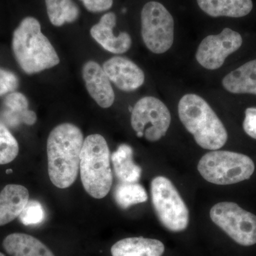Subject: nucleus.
Wrapping results in <instances>:
<instances>
[{"mask_svg":"<svg viewBox=\"0 0 256 256\" xmlns=\"http://www.w3.org/2000/svg\"><path fill=\"white\" fill-rule=\"evenodd\" d=\"M84 141L82 130L74 124H58L50 132L47 140L48 172L56 188H68L75 182Z\"/></svg>","mask_w":256,"mask_h":256,"instance_id":"nucleus-1","label":"nucleus"},{"mask_svg":"<svg viewBox=\"0 0 256 256\" xmlns=\"http://www.w3.org/2000/svg\"><path fill=\"white\" fill-rule=\"evenodd\" d=\"M12 50L16 62L25 73H40L56 66L60 58L54 47L42 32L36 18L28 16L14 30Z\"/></svg>","mask_w":256,"mask_h":256,"instance_id":"nucleus-2","label":"nucleus"},{"mask_svg":"<svg viewBox=\"0 0 256 256\" xmlns=\"http://www.w3.org/2000/svg\"><path fill=\"white\" fill-rule=\"evenodd\" d=\"M178 112L180 120L201 148L216 150L225 146L226 129L204 99L196 94L184 96L178 102Z\"/></svg>","mask_w":256,"mask_h":256,"instance_id":"nucleus-3","label":"nucleus"},{"mask_svg":"<svg viewBox=\"0 0 256 256\" xmlns=\"http://www.w3.org/2000/svg\"><path fill=\"white\" fill-rule=\"evenodd\" d=\"M80 174L82 186L94 198H104L110 192L112 184L110 150L105 138L100 134H90L84 140Z\"/></svg>","mask_w":256,"mask_h":256,"instance_id":"nucleus-4","label":"nucleus"},{"mask_svg":"<svg viewBox=\"0 0 256 256\" xmlns=\"http://www.w3.org/2000/svg\"><path fill=\"white\" fill-rule=\"evenodd\" d=\"M198 171L208 182L234 184L250 178L255 171V164L252 158L240 153L214 150L202 156Z\"/></svg>","mask_w":256,"mask_h":256,"instance_id":"nucleus-5","label":"nucleus"},{"mask_svg":"<svg viewBox=\"0 0 256 256\" xmlns=\"http://www.w3.org/2000/svg\"><path fill=\"white\" fill-rule=\"evenodd\" d=\"M151 196L154 212L163 226L172 232L188 228L190 213L186 205L169 178L156 176L152 181Z\"/></svg>","mask_w":256,"mask_h":256,"instance_id":"nucleus-6","label":"nucleus"},{"mask_svg":"<svg viewBox=\"0 0 256 256\" xmlns=\"http://www.w3.org/2000/svg\"><path fill=\"white\" fill-rule=\"evenodd\" d=\"M174 22L164 5L150 2L141 12V34L144 44L156 54L165 53L174 42Z\"/></svg>","mask_w":256,"mask_h":256,"instance_id":"nucleus-7","label":"nucleus"},{"mask_svg":"<svg viewBox=\"0 0 256 256\" xmlns=\"http://www.w3.org/2000/svg\"><path fill=\"white\" fill-rule=\"evenodd\" d=\"M210 217L239 245L250 246L256 244V216L242 210L237 204H216L210 210Z\"/></svg>","mask_w":256,"mask_h":256,"instance_id":"nucleus-8","label":"nucleus"},{"mask_svg":"<svg viewBox=\"0 0 256 256\" xmlns=\"http://www.w3.org/2000/svg\"><path fill=\"white\" fill-rule=\"evenodd\" d=\"M171 124L169 109L160 100L146 96L138 101L131 114V126L148 140L156 142L166 134Z\"/></svg>","mask_w":256,"mask_h":256,"instance_id":"nucleus-9","label":"nucleus"},{"mask_svg":"<svg viewBox=\"0 0 256 256\" xmlns=\"http://www.w3.org/2000/svg\"><path fill=\"white\" fill-rule=\"evenodd\" d=\"M242 36L238 32L225 28L220 34L210 35L201 42L196 54L198 64L208 70L220 68L229 55L242 46Z\"/></svg>","mask_w":256,"mask_h":256,"instance_id":"nucleus-10","label":"nucleus"},{"mask_svg":"<svg viewBox=\"0 0 256 256\" xmlns=\"http://www.w3.org/2000/svg\"><path fill=\"white\" fill-rule=\"evenodd\" d=\"M102 68L109 80L124 92H133L144 84V72L127 58L112 57L106 60Z\"/></svg>","mask_w":256,"mask_h":256,"instance_id":"nucleus-11","label":"nucleus"},{"mask_svg":"<svg viewBox=\"0 0 256 256\" xmlns=\"http://www.w3.org/2000/svg\"><path fill=\"white\" fill-rule=\"evenodd\" d=\"M82 78L89 95L102 108L114 104V92L107 74L97 62L89 60L84 64Z\"/></svg>","mask_w":256,"mask_h":256,"instance_id":"nucleus-12","label":"nucleus"},{"mask_svg":"<svg viewBox=\"0 0 256 256\" xmlns=\"http://www.w3.org/2000/svg\"><path fill=\"white\" fill-rule=\"evenodd\" d=\"M117 18L114 12L102 15L100 21L90 28V35L104 50L116 54L127 52L132 44V40L127 32H121L119 36L114 35L112 30Z\"/></svg>","mask_w":256,"mask_h":256,"instance_id":"nucleus-13","label":"nucleus"},{"mask_svg":"<svg viewBox=\"0 0 256 256\" xmlns=\"http://www.w3.org/2000/svg\"><path fill=\"white\" fill-rule=\"evenodd\" d=\"M28 188L18 184H8L0 192V226L20 216L28 203Z\"/></svg>","mask_w":256,"mask_h":256,"instance_id":"nucleus-14","label":"nucleus"},{"mask_svg":"<svg viewBox=\"0 0 256 256\" xmlns=\"http://www.w3.org/2000/svg\"><path fill=\"white\" fill-rule=\"evenodd\" d=\"M164 252L162 242L143 237L122 239L111 248L112 256H162Z\"/></svg>","mask_w":256,"mask_h":256,"instance_id":"nucleus-15","label":"nucleus"},{"mask_svg":"<svg viewBox=\"0 0 256 256\" xmlns=\"http://www.w3.org/2000/svg\"><path fill=\"white\" fill-rule=\"evenodd\" d=\"M3 247L11 256H55L38 239L26 234H10L3 240Z\"/></svg>","mask_w":256,"mask_h":256,"instance_id":"nucleus-16","label":"nucleus"},{"mask_svg":"<svg viewBox=\"0 0 256 256\" xmlns=\"http://www.w3.org/2000/svg\"><path fill=\"white\" fill-rule=\"evenodd\" d=\"M222 85L232 94L256 95V60L227 74L222 80Z\"/></svg>","mask_w":256,"mask_h":256,"instance_id":"nucleus-17","label":"nucleus"},{"mask_svg":"<svg viewBox=\"0 0 256 256\" xmlns=\"http://www.w3.org/2000/svg\"><path fill=\"white\" fill-rule=\"evenodd\" d=\"M202 11L213 18H242L252 9V0H197Z\"/></svg>","mask_w":256,"mask_h":256,"instance_id":"nucleus-18","label":"nucleus"},{"mask_svg":"<svg viewBox=\"0 0 256 256\" xmlns=\"http://www.w3.org/2000/svg\"><path fill=\"white\" fill-rule=\"evenodd\" d=\"M132 148L120 144L111 156L114 174L122 183H136L142 174V169L134 162Z\"/></svg>","mask_w":256,"mask_h":256,"instance_id":"nucleus-19","label":"nucleus"},{"mask_svg":"<svg viewBox=\"0 0 256 256\" xmlns=\"http://www.w3.org/2000/svg\"><path fill=\"white\" fill-rule=\"evenodd\" d=\"M45 3L47 14L54 26H60L78 20L80 10L72 0H45Z\"/></svg>","mask_w":256,"mask_h":256,"instance_id":"nucleus-20","label":"nucleus"},{"mask_svg":"<svg viewBox=\"0 0 256 256\" xmlns=\"http://www.w3.org/2000/svg\"><path fill=\"white\" fill-rule=\"evenodd\" d=\"M114 197L118 205L124 210L148 200L146 190L137 182L119 184L114 190Z\"/></svg>","mask_w":256,"mask_h":256,"instance_id":"nucleus-21","label":"nucleus"},{"mask_svg":"<svg viewBox=\"0 0 256 256\" xmlns=\"http://www.w3.org/2000/svg\"><path fill=\"white\" fill-rule=\"evenodd\" d=\"M18 140L0 121V164L11 162L18 156Z\"/></svg>","mask_w":256,"mask_h":256,"instance_id":"nucleus-22","label":"nucleus"},{"mask_svg":"<svg viewBox=\"0 0 256 256\" xmlns=\"http://www.w3.org/2000/svg\"><path fill=\"white\" fill-rule=\"evenodd\" d=\"M18 218L24 225H36L44 220V210L40 202L28 201Z\"/></svg>","mask_w":256,"mask_h":256,"instance_id":"nucleus-23","label":"nucleus"},{"mask_svg":"<svg viewBox=\"0 0 256 256\" xmlns=\"http://www.w3.org/2000/svg\"><path fill=\"white\" fill-rule=\"evenodd\" d=\"M4 105L12 112L20 114L22 118L24 112L28 110V102L26 96L21 92H10L4 99Z\"/></svg>","mask_w":256,"mask_h":256,"instance_id":"nucleus-24","label":"nucleus"},{"mask_svg":"<svg viewBox=\"0 0 256 256\" xmlns=\"http://www.w3.org/2000/svg\"><path fill=\"white\" fill-rule=\"evenodd\" d=\"M18 86V76L10 70L0 68V96L14 92Z\"/></svg>","mask_w":256,"mask_h":256,"instance_id":"nucleus-25","label":"nucleus"},{"mask_svg":"<svg viewBox=\"0 0 256 256\" xmlns=\"http://www.w3.org/2000/svg\"><path fill=\"white\" fill-rule=\"evenodd\" d=\"M242 127L248 136L256 140V108H248L246 110Z\"/></svg>","mask_w":256,"mask_h":256,"instance_id":"nucleus-26","label":"nucleus"},{"mask_svg":"<svg viewBox=\"0 0 256 256\" xmlns=\"http://www.w3.org/2000/svg\"><path fill=\"white\" fill-rule=\"evenodd\" d=\"M90 12H102L112 8L114 0H80Z\"/></svg>","mask_w":256,"mask_h":256,"instance_id":"nucleus-27","label":"nucleus"},{"mask_svg":"<svg viewBox=\"0 0 256 256\" xmlns=\"http://www.w3.org/2000/svg\"><path fill=\"white\" fill-rule=\"evenodd\" d=\"M36 114L34 111L28 110L24 112L22 116L21 120L24 124H28V126H32L36 122Z\"/></svg>","mask_w":256,"mask_h":256,"instance_id":"nucleus-28","label":"nucleus"},{"mask_svg":"<svg viewBox=\"0 0 256 256\" xmlns=\"http://www.w3.org/2000/svg\"><path fill=\"white\" fill-rule=\"evenodd\" d=\"M12 172V170H6V174H10V173Z\"/></svg>","mask_w":256,"mask_h":256,"instance_id":"nucleus-29","label":"nucleus"},{"mask_svg":"<svg viewBox=\"0 0 256 256\" xmlns=\"http://www.w3.org/2000/svg\"><path fill=\"white\" fill-rule=\"evenodd\" d=\"M0 256H5L4 254H2V252H0Z\"/></svg>","mask_w":256,"mask_h":256,"instance_id":"nucleus-30","label":"nucleus"}]
</instances>
